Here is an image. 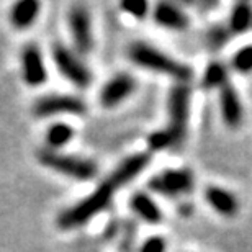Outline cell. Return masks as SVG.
<instances>
[{"label":"cell","instance_id":"cell-12","mask_svg":"<svg viewBox=\"0 0 252 252\" xmlns=\"http://www.w3.org/2000/svg\"><path fill=\"white\" fill-rule=\"evenodd\" d=\"M154 20L160 27L167 30H175V32H182V30L189 28V17L174 3L162 2L156 5Z\"/></svg>","mask_w":252,"mask_h":252},{"label":"cell","instance_id":"cell-8","mask_svg":"<svg viewBox=\"0 0 252 252\" xmlns=\"http://www.w3.org/2000/svg\"><path fill=\"white\" fill-rule=\"evenodd\" d=\"M136 90V80L129 74H118L103 85L100 92V103L105 108H113L125 102Z\"/></svg>","mask_w":252,"mask_h":252},{"label":"cell","instance_id":"cell-22","mask_svg":"<svg viewBox=\"0 0 252 252\" xmlns=\"http://www.w3.org/2000/svg\"><path fill=\"white\" fill-rule=\"evenodd\" d=\"M165 249H167L165 241L160 238V236H154V238H149L148 241H144V244L141 246L139 252H165Z\"/></svg>","mask_w":252,"mask_h":252},{"label":"cell","instance_id":"cell-4","mask_svg":"<svg viewBox=\"0 0 252 252\" xmlns=\"http://www.w3.org/2000/svg\"><path fill=\"white\" fill-rule=\"evenodd\" d=\"M190 115V89L179 84L170 90L169 95V126L165 131L172 136L175 144L182 141L189 125Z\"/></svg>","mask_w":252,"mask_h":252},{"label":"cell","instance_id":"cell-13","mask_svg":"<svg viewBox=\"0 0 252 252\" xmlns=\"http://www.w3.org/2000/svg\"><path fill=\"white\" fill-rule=\"evenodd\" d=\"M205 198L216 213L228 216V218L239 211V201L236 200V196L221 187H208L205 191Z\"/></svg>","mask_w":252,"mask_h":252},{"label":"cell","instance_id":"cell-21","mask_svg":"<svg viewBox=\"0 0 252 252\" xmlns=\"http://www.w3.org/2000/svg\"><path fill=\"white\" fill-rule=\"evenodd\" d=\"M122 8L126 13H129L131 17L141 20L148 15L149 5H148V2H143V0H129V2L122 3Z\"/></svg>","mask_w":252,"mask_h":252},{"label":"cell","instance_id":"cell-10","mask_svg":"<svg viewBox=\"0 0 252 252\" xmlns=\"http://www.w3.org/2000/svg\"><path fill=\"white\" fill-rule=\"evenodd\" d=\"M22 69H23V79L25 82L32 87H39L46 82L48 72L44 65L43 56L39 49L34 44H28L23 49L22 54Z\"/></svg>","mask_w":252,"mask_h":252},{"label":"cell","instance_id":"cell-16","mask_svg":"<svg viewBox=\"0 0 252 252\" xmlns=\"http://www.w3.org/2000/svg\"><path fill=\"white\" fill-rule=\"evenodd\" d=\"M74 138V128L70 125L65 123H54L49 126L46 133V143L51 148H63L64 144H67L70 139Z\"/></svg>","mask_w":252,"mask_h":252},{"label":"cell","instance_id":"cell-17","mask_svg":"<svg viewBox=\"0 0 252 252\" xmlns=\"http://www.w3.org/2000/svg\"><path fill=\"white\" fill-rule=\"evenodd\" d=\"M252 23V8L248 3H238L233 8L229 20V28L234 33H244Z\"/></svg>","mask_w":252,"mask_h":252},{"label":"cell","instance_id":"cell-19","mask_svg":"<svg viewBox=\"0 0 252 252\" xmlns=\"http://www.w3.org/2000/svg\"><path fill=\"white\" fill-rule=\"evenodd\" d=\"M233 67L238 72H251L252 70V44L241 48L233 56Z\"/></svg>","mask_w":252,"mask_h":252},{"label":"cell","instance_id":"cell-5","mask_svg":"<svg viewBox=\"0 0 252 252\" xmlns=\"http://www.w3.org/2000/svg\"><path fill=\"white\" fill-rule=\"evenodd\" d=\"M193 187V175L189 169H167L151 179L149 189L165 196L187 193Z\"/></svg>","mask_w":252,"mask_h":252},{"label":"cell","instance_id":"cell-1","mask_svg":"<svg viewBox=\"0 0 252 252\" xmlns=\"http://www.w3.org/2000/svg\"><path fill=\"white\" fill-rule=\"evenodd\" d=\"M149 164V156L144 153L133 154L129 158H126L117 169L113 170V174L110 175L107 180H103L98 185V189L90 193L87 198L75 203L70 208L64 210L58 218L59 228L63 229H74L79 226L85 224L90 218H94L95 215H98L110 201H112L115 191L122 189L125 184H128L129 180L143 172V169Z\"/></svg>","mask_w":252,"mask_h":252},{"label":"cell","instance_id":"cell-3","mask_svg":"<svg viewBox=\"0 0 252 252\" xmlns=\"http://www.w3.org/2000/svg\"><path fill=\"white\" fill-rule=\"evenodd\" d=\"M38 158L43 165L75 180H90L97 174V165L92 160L84 158L61 154L56 153V151H41Z\"/></svg>","mask_w":252,"mask_h":252},{"label":"cell","instance_id":"cell-2","mask_svg":"<svg viewBox=\"0 0 252 252\" xmlns=\"http://www.w3.org/2000/svg\"><path fill=\"white\" fill-rule=\"evenodd\" d=\"M129 58L139 67L170 75V77L177 79L180 82H187L191 77V69L187 64L175 61L165 53L159 51V49L149 46L146 43H134L129 48Z\"/></svg>","mask_w":252,"mask_h":252},{"label":"cell","instance_id":"cell-18","mask_svg":"<svg viewBox=\"0 0 252 252\" xmlns=\"http://www.w3.org/2000/svg\"><path fill=\"white\" fill-rule=\"evenodd\" d=\"M226 77H228V72H226L224 65H221L220 63H211L203 74V85L206 89H223L226 85Z\"/></svg>","mask_w":252,"mask_h":252},{"label":"cell","instance_id":"cell-23","mask_svg":"<svg viewBox=\"0 0 252 252\" xmlns=\"http://www.w3.org/2000/svg\"><path fill=\"white\" fill-rule=\"evenodd\" d=\"M226 34H223V30H213V32H211V39H215L216 41V44H221V43H224L226 41Z\"/></svg>","mask_w":252,"mask_h":252},{"label":"cell","instance_id":"cell-9","mask_svg":"<svg viewBox=\"0 0 252 252\" xmlns=\"http://www.w3.org/2000/svg\"><path fill=\"white\" fill-rule=\"evenodd\" d=\"M69 27L72 33L74 43L80 53H89L92 49V27H90V17L87 8L77 5L69 12Z\"/></svg>","mask_w":252,"mask_h":252},{"label":"cell","instance_id":"cell-20","mask_svg":"<svg viewBox=\"0 0 252 252\" xmlns=\"http://www.w3.org/2000/svg\"><path fill=\"white\" fill-rule=\"evenodd\" d=\"M148 141H149V148L154 149V151H162V149H167V148H172V146H175L174 138L165 129L156 131V133H153L149 136Z\"/></svg>","mask_w":252,"mask_h":252},{"label":"cell","instance_id":"cell-7","mask_svg":"<svg viewBox=\"0 0 252 252\" xmlns=\"http://www.w3.org/2000/svg\"><path fill=\"white\" fill-rule=\"evenodd\" d=\"M84 112L85 103L72 95H48L39 98L34 105V115L38 117H53L61 113L80 115Z\"/></svg>","mask_w":252,"mask_h":252},{"label":"cell","instance_id":"cell-11","mask_svg":"<svg viewBox=\"0 0 252 252\" xmlns=\"http://www.w3.org/2000/svg\"><path fill=\"white\" fill-rule=\"evenodd\" d=\"M220 103H221V115H223L224 123L229 126V128H238V126L243 123V105H241L239 95L238 92L231 87V85L226 84L223 89H221V95H220Z\"/></svg>","mask_w":252,"mask_h":252},{"label":"cell","instance_id":"cell-6","mask_svg":"<svg viewBox=\"0 0 252 252\" xmlns=\"http://www.w3.org/2000/svg\"><path fill=\"white\" fill-rule=\"evenodd\" d=\"M53 59L58 65L59 72H61L69 82H72L74 85H77V87H87L90 84V79H92L90 70L65 46L56 44V46L53 48Z\"/></svg>","mask_w":252,"mask_h":252},{"label":"cell","instance_id":"cell-15","mask_svg":"<svg viewBox=\"0 0 252 252\" xmlns=\"http://www.w3.org/2000/svg\"><path fill=\"white\" fill-rule=\"evenodd\" d=\"M131 208L141 220L146 221L149 224H158L162 220V211L156 201L146 193H134V196L131 198Z\"/></svg>","mask_w":252,"mask_h":252},{"label":"cell","instance_id":"cell-14","mask_svg":"<svg viewBox=\"0 0 252 252\" xmlns=\"http://www.w3.org/2000/svg\"><path fill=\"white\" fill-rule=\"evenodd\" d=\"M39 5L34 0H23V2L15 3L12 7V13H10V22L15 28L27 30L34 23L39 13Z\"/></svg>","mask_w":252,"mask_h":252}]
</instances>
